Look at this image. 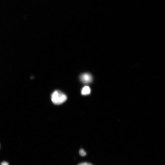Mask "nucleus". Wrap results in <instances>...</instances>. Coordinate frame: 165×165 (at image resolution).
I'll list each match as a JSON object with an SVG mask.
<instances>
[{
  "instance_id": "f03ea898",
  "label": "nucleus",
  "mask_w": 165,
  "mask_h": 165,
  "mask_svg": "<svg viewBox=\"0 0 165 165\" xmlns=\"http://www.w3.org/2000/svg\"><path fill=\"white\" fill-rule=\"evenodd\" d=\"M81 79L84 83L88 84L91 82L92 77L89 74H82L81 76Z\"/></svg>"
},
{
  "instance_id": "423d86ee",
  "label": "nucleus",
  "mask_w": 165,
  "mask_h": 165,
  "mask_svg": "<svg viewBox=\"0 0 165 165\" xmlns=\"http://www.w3.org/2000/svg\"><path fill=\"white\" fill-rule=\"evenodd\" d=\"M1 165H9L8 162L6 161H3L1 162Z\"/></svg>"
},
{
  "instance_id": "39448f33",
  "label": "nucleus",
  "mask_w": 165,
  "mask_h": 165,
  "mask_svg": "<svg viewBox=\"0 0 165 165\" xmlns=\"http://www.w3.org/2000/svg\"><path fill=\"white\" fill-rule=\"evenodd\" d=\"M78 165H93L89 163L84 162L78 164Z\"/></svg>"
},
{
  "instance_id": "f257e3e1",
  "label": "nucleus",
  "mask_w": 165,
  "mask_h": 165,
  "mask_svg": "<svg viewBox=\"0 0 165 165\" xmlns=\"http://www.w3.org/2000/svg\"><path fill=\"white\" fill-rule=\"evenodd\" d=\"M67 99V96L59 91H54L51 95V100L55 104L60 105L63 104Z\"/></svg>"
},
{
  "instance_id": "20e7f679",
  "label": "nucleus",
  "mask_w": 165,
  "mask_h": 165,
  "mask_svg": "<svg viewBox=\"0 0 165 165\" xmlns=\"http://www.w3.org/2000/svg\"><path fill=\"white\" fill-rule=\"evenodd\" d=\"M80 155L82 157L85 156L87 155L86 152L83 149H80L79 152Z\"/></svg>"
},
{
  "instance_id": "7ed1b4c3",
  "label": "nucleus",
  "mask_w": 165,
  "mask_h": 165,
  "mask_svg": "<svg viewBox=\"0 0 165 165\" xmlns=\"http://www.w3.org/2000/svg\"><path fill=\"white\" fill-rule=\"evenodd\" d=\"M91 90L90 87L88 86H85L82 88L81 91L82 95H86L90 94Z\"/></svg>"
}]
</instances>
